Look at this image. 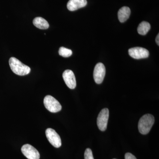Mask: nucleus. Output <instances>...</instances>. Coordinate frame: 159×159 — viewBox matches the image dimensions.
<instances>
[{
	"instance_id": "obj_1",
	"label": "nucleus",
	"mask_w": 159,
	"mask_h": 159,
	"mask_svg": "<svg viewBox=\"0 0 159 159\" xmlns=\"http://www.w3.org/2000/svg\"><path fill=\"white\" fill-rule=\"evenodd\" d=\"M9 64L11 70L16 75L25 76L31 72L29 66L24 64L16 57H11L9 59Z\"/></svg>"
},
{
	"instance_id": "obj_2",
	"label": "nucleus",
	"mask_w": 159,
	"mask_h": 159,
	"mask_svg": "<svg viewBox=\"0 0 159 159\" xmlns=\"http://www.w3.org/2000/svg\"><path fill=\"white\" fill-rule=\"evenodd\" d=\"M155 122L154 117L151 114H146L140 119L138 125L139 132L147 134L150 131Z\"/></svg>"
},
{
	"instance_id": "obj_3",
	"label": "nucleus",
	"mask_w": 159,
	"mask_h": 159,
	"mask_svg": "<svg viewBox=\"0 0 159 159\" xmlns=\"http://www.w3.org/2000/svg\"><path fill=\"white\" fill-rule=\"evenodd\" d=\"M44 104L46 109L52 113H56L61 110V106L54 97L48 95L44 99Z\"/></svg>"
},
{
	"instance_id": "obj_4",
	"label": "nucleus",
	"mask_w": 159,
	"mask_h": 159,
	"mask_svg": "<svg viewBox=\"0 0 159 159\" xmlns=\"http://www.w3.org/2000/svg\"><path fill=\"white\" fill-rule=\"evenodd\" d=\"M109 111L107 108H104L99 112L97 119V125L99 130L104 131L107 128Z\"/></svg>"
},
{
	"instance_id": "obj_5",
	"label": "nucleus",
	"mask_w": 159,
	"mask_h": 159,
	"mask_svg": "<svg viewBox=\"0 0 159 159\" xmlns=\"http://www.w3.org/2000/svg\"><path fill=\"white\" fill-rule=\"evenodd\" d=\"M46 135L49 142L55 148H59L61 145V139L54 129L48 128L46 129Z\"/></svg>"
},
{
	"instance_id": "obj_6",
	"label": "nucleus",
	"mask_w": 159,
	"mask_h": 159,
	"mask_svg": "<svg viewBox=\"0 0 159 159\" xmlns=\"http://www.w3.org/2000/svg\"><path fill=\"white\" fill-rule=\"evenodd\" d=\"M106 69L102 63H98L95 66L93 72V77L95 82L97 84L102 83L105 77Z\"/></svg>"
},
{
	"instance_id": "obj_7",
	"label": "nucleus",
	"mask_w": 159,
	"mask_h": 159,
	"mask_svg": "<svg viewBox=\"0 0 159 159\" xmlns=\"http://www.w3.org/2000/svg\"><path fill=\"white\" fill-rule=\"evenodd\" d=\"M128 52L131 57L136 59L147 58L149 55V51L147 49L141 47L131 48L129 50Z\"/></svg>"
},
{
	"instance_id": "obj_8",
	"label": "nucleus",
	"mask_w": 159,
	"mask_h": 159,
	"mask_svg": "<svg viewBox=\"0 0 159 159\" xmlns=\"http://www.w3.org/2000/svg\"><path fill=\"white\" fill-rule=\"evenodd\" d=\"M23 154L28 159H39L40 154L38 151L32 145L25 144L21 148Z\"/></svg>"
},
{
	"instance_id": "obj_9",
	"label": "nucleus",
	"mask_w": 159,
	"mask_h": 159,
	"mask_svg": "<svg viewBox=\"0 0 159 159\" xmlns=\"http://www.w3.org/2000/svg\"><path fill=\"white\" fill-rule=\"evenodd\" d=\"M62 77L65 82L69 88L73 89L76 88L77 83L73 71L70 70H66L63 73Z\"/></svg>"
},
{
	"instance_id": "obj_10",
	"label": "nucleus",
	"mask_w": 159,
	"mask_h": 159,
	"mask_svg": "<svg viewBox=\"0 0 159 159\" xmlns=\"http://www.w3.org/2000/svg\"><path fill=\"white\" fill-rule=\"evenodd\" d=\"M87 4L86 0H70L67 5L68 10L74 11L85 7Z\"/></svg>"
},
{
	"instance_id": "obj_11",
	"label": "nucleus",
	"mask_w": 159,
	"mask_h": 159,
	"mask_svg": "<svg viewBox=\"0 0 159 159\" xmlns=\"http://www.w3.org/2000/svg\"><path fill=\"white\" fill-rule=\"evenodd\" d=\"M131 13L130 9L128 7L124 6L119 9L118 11V19L119 21L124 23L128 19Z\"/></svg>"
},
{
	"instance_id": "obj_12",
	"label": "nucleus",
	"mask_w": 159,
	"mask_h": 159,
	"mask_svg": "<svg viewBox=\"0 0 159 159\" xmlns=\"http://www.w3.org/2000/svg\"><path fill=\"white\" fill-rule=\"evenodd\" d=\"M33 23L36 28L40 29H47L49 27V23L42 17L35 18L33 20Z\"/></svg>"
},
{
	"instance_id": "obj_13",
	"label": "nucleus",
	"mask_w": 159,
	"mask_h": 159,
	"mask_svg": "<svg viewBox=\"0 0 159 159\" xmlns=\"http://www.w3.org/2000/svg\"><path fill=\"white\" fill-rule=\"evenodd\" d=\"M151 29V25L149 23L146 21H142L139 24L138 28V32L141 35H145L147 34Z\"/></svg>"
},
{
	"instance_id": "obj_14",
	"label": "nucleus",
	"mask_w": 159,
	"mask_h": 159,
	"mask_svg": "<svg viewBox=\"0 0 159 159\" xmlns=\"http://www.w3.org/2000/svg\"><path fill=\"white\" fill-rule=\"evenodd\" d=\"M58 53L60 56L65 57H70L73 54V52L71 50L64 47H61L58 51Z\"/></svg>"
},
{
	"instance_id": "obj_15",
	"label": "nucleus",
	"mask_w": 159,
	"mask_h": 159,
	"mask_svg": "<svg viewBox=\"0 0 159 159\" xmlns=\"http://www.w3.org/2000/svg\"><path fill=\"white\" fill-rule=\"evenodd\" d=\"M84 159H94L93 152L90 148H88L84 152Z\"/></svg>"
},
{
	"instance_id": "obj_16",
	"label": "nucleus",
	"mask_w": 159,
	"mask_h": 159,
	"mask_svg": "<svg viewBox=\"0 0 159 159\" xmlns=\"http://www.w3.org/2000/svg\"><path fill=\"white\" fill-rule=\"evenodd\" d=\"M125 159H137L136 157L133 155L132 154L127 152L125 154Z\"/></svg>"
},
{
	"instance_id": "obj_17",
	"label": "nucleus",
	"mask_w": 159,
	"mask_h": 159,
	"mask_svg": "<svg viewBox=\"0 0 159 159\" xmlns=\"http://www.w3.org/2000/svg\"><path fill=\"white\" fill-rule=\"evenodd\" d=\"M156 43L158 45H159V34H158L157 35V36L156 39Z\"/></svg>"
},
{
	"instance_id": "obj_18",
	"label": "nucleus",
	"mask_w": 159,
	"mask_h": 159,
	"mask_svg": "<svg viewBox=\"0 0 159 159\" xmlns=\"http://www.w3.org/2000/svg\"></svg>"
}]
</instances>
